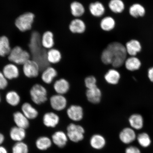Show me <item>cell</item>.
Masks as SVG:
<instances>
[{
	"label": "cell",
	"mask_w": 153,
	"mask_h": 153,
	"mask_svg": "<svg viewBox=\"0 0 153 153\" xmlns=\"http://www.w3.org/2000/svg\"><path fill=\"white\" fill-rule=\"evenodd\" d=\"M31 36L28 45V51L30 55V59L35 61L40 67V70H44L51 64L48 62V49L45 48L42 45V35L34 30H30Z\"/></svg>",
	"instance_id": "1"
},
{
	"label": "cell",
	"mask_w": 153,
	"mask_h": 153,
	"mask_svg": "<svg viewBox=\"0 0 153 153\" xmlns=\"http://www.w3.org/2000/svg\"><path fill=\"white\" fill-rule=\"evenodd\" d=\"M87 28L85 22L79 18H75L68 25L70 32L74 34H81L85 32Z\"/></svg>",
	"instance_id": "11"
},
{
	"label": "cell",
	"mask_w": 153,
	"mask_h": 153,
	"mask_svg": "<svg viewBox=\"0 0 153 153\" xmlns=\"http://www.w3.org/2000/svg\"><path fill=\"white\" fill-rule=\"evenodd\" d=\"M53 87L57 94L64 95L69 91L70 86L68 80L62 78L54 82Z\"/></svg>",
	"instance_id": "15"
},
{
	"label": "cell",
	"mask_w": 153,
	"mask_h": 153,
	"mask_svg": "<svg viewBox=\"0 0 153 153\" xmlns=\"http://www.w3.org/2000/svg\"><path fill=\"white\" fill-rule=\"evenodd\" d=\"M6 102L10 106L15 107L19 104L20 102V96L16 91H11L7 93L5 96Z\"/></svg>",
	"instance_id": "35"
},
{
	"label": "cell",
	"mask_w": 153,
	"mask_h": 153,
	"mask_svg": "<svg viewBox=\"0 0 153 153\" xmlns=\"http://www.w3.org/2000/svg\"><path fill=\"white\" fill-rule=\"evenodd\" d=\"M90 143L92 148L96 150H100L104 148L106 141L102 135L95 134L91 137Z\"/></svg>",
	"instance_id": "29"
},
{
	"label": "cell",
	"mask_w": 153,
	"mask_h": 153,
	"mask_svg": "<svg viewBox=\"0 0 153 153\" xmlns=\"http://www.w3.org/2000/svg\"><path fill=\"white\" fill-rule=\"evenodd\" d=\"M22 70L25 76L30 78L37 77L41 70L38 63L31 59L23 65Z\"/></svg>",
	"instance_id": "7"
},
{
	"label": "cell",
	"mask_w": 153,
	"mask_h": 153,
	"mask_svg": "<svg viewBox=\"0 0 153 153\" xmlns=\"http://www.w3.org/2000/svg\"><path fill=\"white\" fill-rule=\"evenodd\" d=\"M43 123L47 127L54 128L60 122V117L55 113L51 112L46 113L43 118Z\"/></svg>",
	"instance_id": "16"
},
{
	"label": "cell",
	"mask_w": 153,
	"mask_h": 153,
	"mask_svg": "<svg viewBox=\"0 0 153 153\" xmlns=\"http://www.w3.org/2000/svg\"><path fill=\"white\" fill-rule=\"evenodd\" d=\"M68 137L67 134L62 131L55 132L52 135L53 142L60 148H63L66 146L68 141Z\"/></svg>",
	"instance_id": "22"
},
{
	"label": "cell",
	"mask_w": 153,
	"mask_h": 153,
	"mask_svg": "<svg viewBox=\"0 0 153 153\" xmlns=\"http://www.w3.org/2000/svg\"><path fill=\"white\" fill-rule=\"evenodd\" d=\"M129 123L131 127L135 130L142 129L144 126V120L141 114H133L129 117Z\"/></svg>",
	"instance_id": "23"
},
{
	"label": "cell",
	"mask_w": 153,
	"mask_h": 153,
	"mask_svg": "<svg viewBox=\"0 0 153 153\" xmlns=\"http://www.w3.org/2000/svg\"><path fill=\"white\" fill-rule=\"evenodd\" d=\"M85 130L81 125L74 123L69 124L67 128L68 139L72 142L78 143L83 139Z\"/></svg>",
	"instance_id": "6"
},
{
	"label": "cell",
	"mask_w": 153,
	"mask_h": 153,
	"mask_svg": "<svg viewBox=\"0 0 153 153\" xmlns=\"http://www.w3.org/2000/svg\"><path fill=\"white\" fill-rule=\"evenodd\" d=\"M4 137L2 134L0 133V145L2 144L4 141Z\"/></svg>",
	"instance_id": "44"
},
{
	"label": "cell",
	"mask_w": 153,
	"mask_h": 153,
	"mask_svg": "<svg viewBox=\"0 0 153 153\" xmlns=\"http://www.w3.org/2000/svg\"><path fill=\"white\" fill-rule=\"evenodd\" d=\"M89 10L91 14L96 18L102 17L106 12V8L104 5L99 1H96L90 4Z\"/></svg>",
	"instance_id": "14"
},
{
	"label": "cell",
	"mask_w": 153,
	"mask_h": 153,
	"mask_svg": "<svg viewBox=\"0 0 153 153\" xmlns=\"http://www.w3.org/2000/svg\"><path fill=\"white\" fill-rule=\"evenodd\" d=\"M101 60L105 65H111L113 58L111 53L108 47H106L102 51L101 56Z\"/></svg>",
	"instance_id": "37"
},
{
	"label": "cell",
	"mask_w": 153,
	"mask_h": 153,
	"mask_svg": "<svg viewBox=\"0 0 153 153\" xmlns=\"http://www.w3.org/2000/svg\"><path fill=\"white\" fill-rule=\"evenodd\" d=\"M125 153H141L140 149L135 146H129L125 149Z\"/></svg>",
	"instance_id": "41"
},
{
	"label": "cell",
	"mask_w": 153,
	"mask_h": 153,
	"mask_svg": "<svg viewBox=\"0 0 153 153\" xmlns=\"http://www.w3.org/2000/svg\"><path fill=\"white\" fill-rule=\"evenodd\" d=\"M30 94L31 100L36 105L44 104L48 100L47 89L40 84H36L32 86Z\"/></svg>",
	"instance_id": "4"
},
{
	"label": "cell",
	"mask_w": 153,
	"mask_h": 153,
	"mask_svg": "<svg viewBox=\"0 0 153 153\" xmlns=\"http://www.w3.org/2000/svg\"><path fill=\"white\" fill-rule=\"evenodd\" d=\"M124 65L127 70L134 71L140 68L141 63L140 59L136 56H130L126 59Z\"/></svg>",
	"instance_id": "26"
},
{
	"label": "cell",
	"mask_w": 153,
	"mask_h": 153,
	"mask_svg": "<svg viewBox=\"0 0 153 153\" xmlns=\"http://www.w3.org/2000/svg\"><path fill=\"white\" fill-rule=\"evenodd\" d=\"M10 136L13 140L17 142H21L26 137L25 129L15 126L11 128L10 132Z\"/></svg>",
	"instance_id": "30"
},
{
	"label": "cell",
	"mask_w": 153,
	"mask_h": 153,
	"mask_svg": "<svg viewBox=\"0 0 153 153\" xmlns=\"http://www.w3.org/2000/svg\"><path fill=\"white\" fill-rule=\"evenodd\" d=\"M3 73L7 79L12 80L18 78L20 74L18 66L9 63L3 66Z\"/></svg>",
	"instance_id": "12"
},
{
	"label": "cell",
	"mask_w": 153,
	"mask_h": 153,
	"mask_svg": "<svg viewBox=\"0 0 153 153\" xmlns=\"http://www.w3.org/2000/svg\"><path fill=\"white\" fill-rule=\"evenodd\" d=\"M107 47L111 53L113 67L117 68L123 66L127 58V53L125 45L119 42H114L108 44Z\"/></svg>",
	"instance_id": "2"
},
{
	"label": "cell",
	"mask_w": 153,
	"mask_h": 153,
	"mask_svg": "<svg viewBox=\"0 0 153 153\" xmlns=\"http://www.w3.org/2000/svg\"><path fill=\"white\" fill-rule=\"evenodd\" d=\"M129 12L132 17L137 18L144 16L146 10L142 5L139 3H135L130 7Z\"/></svg>",
	"instance_id": "33"
},
{
	"label": "cell",
	"mask_w": 153,
	"mask_h": 153,
	"mask_svg": "<svg viewBox=\"0 0 153 153\" xmlns=\"http://www.w3.org/2000/svg\"><path fill=\"white\" fill-rule=\"evenodd\" d=\"M7 79L3 73L0 71V90L5 89L8 85Z\"/></svg>",
	"instance_id": "40"
},
{
	"label": "cell",
	"mask_w": 153,
	"mask_h": 153,
	"mask_svg": "<svg viewBox=\"0 0 153 153\" xmlns=\"http://www.w3.org/2000/svg\"><path fill=\"white\" fill-rule=\"evenodd\" d=\"M52 142L50 139L46 137H39L36 141V147L39 150H45L50 148Z\"/></svg>",
	"instance_id": "36"
},
{
	"label": "cell",
	"mask_w": 153,
	"mask_h": 153,
	"mask_svg": "<svg viewBox=\"0 0 153 153\" xmlns=\"http://www.w3.org/2000/svg\"><path fill=\"white\" fill-rule=\"evenodd\" d=\"M148 75L150 81L153 82V67L149 68L148 70Z\"/></svg>",
	"instance_id": "42"
},
{
	"label": "cell",
	"mask_w": 153,
	"mask_h": 153,
	"mask_svg": "<svg viewBox=\"0 0 153 153\" xmlns=\"http://www.w3.org/2000/svg\"><path fill=\"white\" fill-rule=\"evenodd\" d=\"M35 16L33 13L27 12L19 16L16 19L15 25L17 28L22 32L29 31L31 29Z\"/></svg>",
	"instance_id": "5"
},
{
	"label": "cell",
	"mask_w": 153,
	"mask_h": 153,
	"mask_svg": "<svg viewBox=\"0 0 153 153\" xmlns=\"http://www.w3.org/2000/svg\"><path fill=\"white\" fill-rule=\"evenodd\" d=\"M0 153H7V152L4 147L0 146Z\"/></svg>",
	"instance_id": "43"
},
{
	"label": "cell",
	"mask_w": 153,
	"mask_h": 153,
	"mask_svg": "<svg viewBox=\"0 0 153 153\" xmlns=\"http://www.w3.org/2000/svg\"><path fill=\"white\" fill-rule=\"evenodd\" d=\"M137 143L143 148H148L152 143V140L150 135L146 132H142L137 135Z\"/></svg>",
	"instance_id": "34"
},
{
	"label": "cell",
	"mask_w": 153,
	"mask_h": 153,
	"mask_svg": "<svg viewBox=\"0 0 153 153\" xmlns=\"http://www.w3.org/2000/svg\"><path fill=\"white\" fill-rule=\"evenodd\" d=\"M41 43L43 47L48 50L54 47V36L53 32L51 31L45 32L42 36Z\"/></svg>",
	"instance_id": "27"
},
{
	"label": "cell",
	"mask_w": 153,
	"mask_h": 153,
	"mask_svg": "<svg viewBox=\"0 0 153 153\" xmlns=\"http://www.w3.org/2000/svg\"><path fill=\"white\" fill-rule=\"evenodd\" d=\"M121 76L116 68L110 69L105 74L104 79L107 83L110 85H116L120 82Z\"/></svg>",
	"instance_id": "18"
},
{
	"label": "cell",
	"mask_w": 153,
	"mask_h": 153,
	"mask_svg": "<svg viewBox=\"0 0 153 153\" xmlns=\"http://www.w3.org/2000/svg\"><path fill=\"white\" fill-rule=\"evenodd\" d=\"M50 103L53 110L60 111L66 108L68 101L64 95L56 94L51 97Z\"/></svg>",
	"instance_id": "8"
},
{
	"label": "cell",
	"mask_w": 153,
	"mask_h": 153,
	"mask_svg": "<svg viewBox=\"0 0 153 153\" xmlns=\"http://www.w3.org/2000/svg\"><path fill=\"white\" fill-rule=\"evenodd\" d=\"M66 114L69 118L74 122L81 121L84 117L83 108L78 105H71L67 109Z\"/></svg>",
	"instance_id": "9"
},
{
	"label": "cell",
	"mask_w": 153,
	"mask_h": 153,
	"mask_svg": "<svg viewBox=\"0 0 153 153\" xmlns=\"http://www.w3.org/2000/svg\"><path fill=\"white\" fill-rule=\"evenodd\" d=\"M11 50L9 39L6 36L0 37V56L6 57Z\"/></svg>",
	"instance_id": "31"
},
{
	"label": "cell",
	"mask_w": 153,
	"mask_h": 153,
	"mask_svg": "<svg viewBox=\"0 0 153 153\" xmlns=\"http://www.w3.org/2000/svg\"><path fill=\"white\" fill-rule=\"evenodd\" d=\"M12 151L13 153H28V147L25 143L21 141L15 143Z\"/></svg>",
	"instance_id": "38"
},
{
	"label": "cell",
	"mask_w": 153,
	"mask_h": 153,
	"mask_svg": "<svg viewBox=\"0 0 153 153\" xmlns=\"http://www.w3.org/2000/svg\"><path fill=\"white\" fill-rule=\"evenodd\" d=\"M1 95H0V102H1Z\"/></svg>",
	"instance_id": "45"
},
{
	"label": "cell",
	"mask_w": 153,
	"mask_h": 153,
	"mask_svg": "<svg viewBox=\"0 0 153 153\" xmlns=\"http://www.w3.org/2000/svg\"><path fill=\"white\" fill-rule=\"evenodd\" d=\"M115 20L111 16H106L101 19L100 23L101 30L105 32L112 31L115 27Z\"/></svg>",
	"instance_id": "28"
},
{
	"label": "cell",
	"mask_w": 153,
	"mask_h": 153,
	"mask_svg": "<svg viewBox=\"0 0 153 153\" xmlns=\"http://www.w3.org/2000/svg\"><path fill=\"white\" fill-rule=\"evenodd\" d=\"M137 136L135 130L130 127L122 129L120 133L119 137L122 143L128 145L136 140Z\"/></svg>",
	"instance_id": "10"
},
{
	"label": "cell",
	"mask_w": 153,
	"mask_h": 153,
	"mask_svg": "<svg viewBox=\"0 0 153 153\" xmlns=\"http://www.w3.org/2000/svg\"><path fill=\"white\" fill-rule=\"evenodd\" d=\"M43 71L41 75V79L44 83L47 85L52 83L58 74L57 70L51 66L48 67Z\"/></svg>",
	"instance_id": "19"
},
{
	"label": "cell",
	"mask_w": 153,
	"mask_h": 153,
	"mask_svg": "<svg viewBox=\"0 0 153 153\" xmlns=\"http://www.w3.org/2000/svg\"><path fill=\"white\" fill-rule=\"evenodd\" d=\"M13 120L17 127L26 129L30 126L29 120L22 112L16 111L13 114Z\"/></svg>",
	"instance_id": "21"
},
{
	"label": "cell",
	"mask_w": 153,
	"mask_h": 153,
	"mask_svg": "<svg viewBox=\"0 0 153 153\" xmlns=\"http://www.w3.org/2000/svg\"><path fill=\"white\" fill-rule=\"evenodd\" d=\"M85 84L87 89L97 87V79L93 76H89L85 78Z\"/></svg>",
	"instance_id": "39"
},
{
	"label": "cell",
	"mask_w": 153,
	"mask_h": 153,
	"mask_svg": "<svg viewBox=\"0 0 153 153\" xmlns=\"http://www.w3.org/2000/svg\"><path fill=\"white\" fill-rule=\"evenodd\" d=\"M62 55L59 49L53 48L48 50L47 53L48 62L51 65L59 64L62 60Z\"/></svg>",
	"instance_id": "20"
},
{
	"label": "cell",
	"mask_w": 153,
	"mask_h": 153,
	"mask_svg": "<svg viewBox=\"0 0 153 153\" xmlns=\"http://www.w3.org/2000/svg\"><path fill=\"white\" fill-rule=\"evenodd\" d=\"M125 47L127 54L130 56H136L142 49L140 42L136 39H131L128 42Z\"/></svg>",
	"instance_id": "17"
},
{
	"label": "cell",
	"mask_w": 153,
	"mask_h": 153,
	"mask_svg": "<svg viewBox=\"0 0 153 153\" xmlns=\"http://www.w3.org/2000/svg\"><path fill=\"white\" fill-rule=\"evenodd\" d=\"M70 8L71 13L75 18H79L83 16L85 12V9L84 5L78 1H74L71 3Z\"/></svg>",
	"instance_id": "24"
},
{
	"label": "cell",
	"mask_w": 153,
	"mask_h": 153,
	"mask_svg": "<svg viewBox=\"0 0 153 153\" xmlns=\"http://www.w3.org/2000/svg\"><path fill=\"white\" fill-rule=\"evenodd\" d=\"M85 95L87 100L91 104H97L100 102L102 93L101 90L97 87L87 89Z\"/></svg>",
	"instance_id": "13"
},
{
	"label": "cell",
	"mask_w": 153,
	"mask_h": 153,
	"mask_svg": "<svg viewBox=\"0 0 153 153\" xmlns=\"http://www.w3.org/2000/svg\"><path fill=\"white\" fill-rule=\"evenodd\" d=\"M108 7L110 10L116 14L122 13L125 8V4L122 0H110Z\"/></svg>",
	"instance_id": "32"
},
{
	"label": "cell",
	"mask_w": 153,
	"mask_h": 153,
	"mask_svg": "<svg viewBox=\"0 0 153 153\" xmlns=\"http://www.w3.org/2000/svg\"><path fill=\"white\" fill-rule=\"evenodd\" d=\"M7 58L10 62L13 63L17 66H22L30 59V55L28 51L17 46L11 49Z\"/></svg>",
	"instance_id": "3"
},
{
	"label": "cell",
	"mask_w": 153,
	"mask_h": 153,
	"mask_svg": "<svg viewBox=\"0 0 153 153\" xmlns=\"http://www.w3.org/2000/svg\"><path fill=\"white\" fill-rule=\"evenodd\" d=\"M22 112L28 120H34L38 115V111L31 104L27 102L24 103L21 108Z\"/></svg>",
	"instance_id": "25"
}]
</instances>
